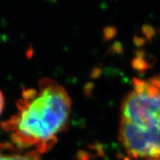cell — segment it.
<instances>
[{
    "label": "cell",
    "mask_w": 160,
    "mask_h": 160,
    "mask_svg": "<svg viewBox=\"0 0 160 160\" xmlns=\"http://www.w3.org/2000/svg\"><path fill=\"white\" fill-rule=\"evenodd\" d=\"M72 102L68 93L57 81L45 77L35 88L24 89L16 102V112L1 128L19 150L42 154L57 143L67 129Z\"/></svg>",
    "instance_id": "obj_1"
},
{
    "label": "cell",
    "mask_w": 160,
    "mask_h": 160,
    "mask_svg": "<svg viewBox=\"0 0 160 160\" xmlns=\"http://www.w3.org/2000/svg\"><path fill=\"white\" fill-rule=\"evenodd\" d=\"M119 140L128 159L160 158V74L133 80L122 102Z\"/></svg>",
    "instance_id": "obj_2"
},
{
    "label": "cell",
    "mask_w": 160,
    "mask_h": 160,
    "mask_svg": "<svg viewBox=\"0 0 160 160\" xmlns=\"http://www.w3.org/2000/svg\"><path fill=\"white\" fill-rule=\"evenodd\" d=\"M0 146V160H42L39 153L34 150H28L25 153H5Z\"/></svg>",
    "instance_id": "obj_3"
},
{
    "label": "cell",
    "mask_w": 160,
    "mask_h": 160,
    "mask_svg": "<svg viewBox=\"0 0 160 160\" xmlns=\"http://www.w3.org/2000/svg\"><path fill=\"white\" fill-rule=\"evenodd\" d=\"M4 106H5V98H4L3 93L0 90V116L2 113V111L4 109Z\"/></svg>",
    "instance_id": "obj_4"
},
{
    "label": "cell",
    "mask_w": 160,
    "mask_h": 160,
    "mask_svg": "<svg viewBox=\"0 0 160 160\" xmlns=\"http://www.w3.org/2000/svg\"><path fill=\"white\" fill-rule=\"evenodd\" d=\"M153 160H160V158H158V159H153Z\"/></svg>",
    "instance_id": "obj_5"
}]
</instances>
